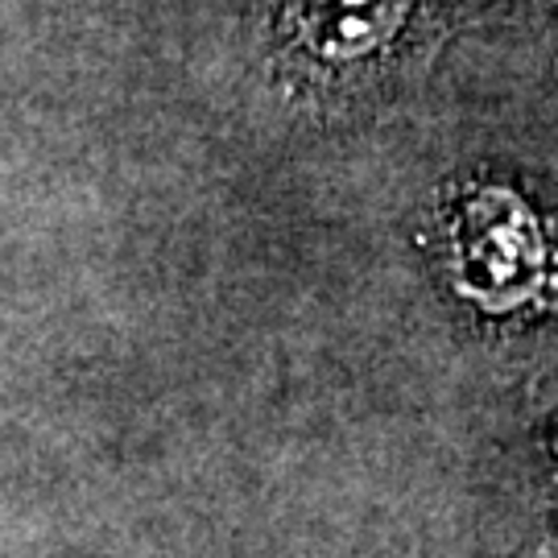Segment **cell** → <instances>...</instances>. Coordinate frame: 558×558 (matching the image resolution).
<instances>
[{"label": "cell", "instance_id": "1", "mask_svg": "<svg viewBox=\"0 0 558 558\" xmlns=\"http://www.w3.org/2000/svg\"><path fill=\"white\" fill-rule=\"evenodd\" d=\"M459 286L493 311H513L534 299L546 274V240L538 220L513 191H476L456 228Z\"/></svg>", "mask_w": 558, "mask_h": 558}, {"label": "cell", "instance_id": "2", "mask_svg": "<svg viewBox=\"0 0 558 558\" xmlns=\"http://www.w3.org/2000/svg\"><path fill=\"white\" fill-rule=\"evenodd\" d=\"M410 13V0H286L302 46L319 66H356L389 46Z\"/></svg>", "mask_w": 558, "mask_h": 558}]
</instances>
